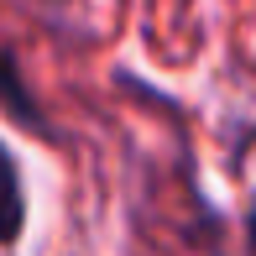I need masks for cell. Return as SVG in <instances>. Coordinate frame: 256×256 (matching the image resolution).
Returning <instances> with one entry per match:
<instances>
[{
    "label": "cell",
    "mask_w": 256,
    "mask_h": 256,
    "mask_svg": "<svg viewBox=\"0 0 256 256\" xmlns=\"http://www.w3.org/2000/svg\"><path fill=\"white\" fill-rule=\"evenodd\" d=\"M26 230V194H21V172L10 146L0 142V246H16Z\"/></svg>",
    "instance_id": "cell-1"
},
{
    "label": "cell",
    "mask_w": 256,
    "mask_h": 256,
    "mask_svg": "<svg viewBox=\"0 0 256 256\" xmlns=\"http://www.w3.org/2000/svg\"><path fill=\"white\" fill-rule=\"evenodd\" d=\"M0 100H6V110L16 115L26 131L48 136V115H42V110H37V100L26 94V84H21V74L10 68V58H0Z\"/></svg>",
    "instance_id": "cell-2"
}]
</instances>
